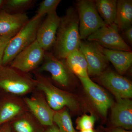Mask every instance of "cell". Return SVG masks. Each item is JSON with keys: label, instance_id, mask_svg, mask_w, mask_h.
Returning <instances> with one entry per match:
<instances>
[{"label": "cell", "instance_id": "1", "mask_svg": "<svg viewBox=\"0 0 132 132\" xmlns=\"http://www.w3.org/2000/svg\"><path fill=\"white\" fill-rule=\"evenodd\" d=\"M79 19L76 7L69 8L60 17L53 54L60 60H65L74 50L79 48L81 41Z\"/></svg>", "mask_w": 132, "mask_h": 132}, {"label": "cell", "instance_id": "2", "mask_svg": "<svg viewBox=\"0 0 132 132\" xmlns=\"http://www.w3.org/2000/svg\"><path fill=\"white\" fill-rule=\"evenodd\" d=\"M42 18L34 16L11 38L5 49L2 66H6L11 63L19 53L36 40L37 31Z\"/></svg>", "mask_w": 132, "mask_h": 132}, {"label": "cell", "instance_id": "3", "mask_svg": "<svg viewBox=\"0 0 132 132\" xmlns=\"http://www.w3.org/2000/svg\"><path fill=\"white\" fill-rule=\"evenodd\" d=\"M36 86L35 80L13 68H0V90L10 93L21 95L27 93Z\"/></svg>", "mask_w": 132, "mask_h": 132}, {"label": "cell", "instance_id": "4", "mask_svg": "<svg viewBox=\"0 0 132 132\" xmlns=\"http://www.w3.org/2000/svg\"><path fill=\"white\" fill-rule=\"evenodd\" d=\"M76 8L79 17L80 35L81 40L87 39L99 29L106 25L97 12L94 1H77Z\"/></svg>", "mask_w": 132, "mask_h": 132}, {"label": "cell", "instance_id": "5", "mask_svg": "<svg viewBox=\"0 0 132 132\" xmlns=\"http://www.w3.org/2000/svg\"><path fill=\"white\" fill-rule=\"evenodd\" d=\"M35 76L36 86L44 93L47 104L53 110L60 111L65 107L73 111L78 109L77 101L71 95L55 87L38 72Z\"/></svg>", "mask_w": 132, "mask_h": 132}, {"label": "cell", "instance_id": "6", "mask_svg": "<svg viewBox=\"0 0 132 132\" xmlns=\"http://www.w3.org/2000/svg\"><path fill=\"white\" fill-rule=\"evenodd\" d=\"M87 39L88 41L97 43L107 49L132 52L131 48L119 34L118 26L114 23L102 27Z\"/></svg>", "mask_w": 132, "mask_h": 132}, {"label": "cell", "instance_id": "7", "mask_svg": "<svg viewBox=\"0 0 132 132\" xmlns=\"http://www.w3.org/2000/svg\"><path fill=\"white\" fill-rule=\"evenodd\" d=\"M45 52L36 40L15 56L10 67L23 73L29 72L43 61Z\"/></svg>", "mask_w": 132, "mask_h": 132}, {"label": "cell", "instance_id": "8", "mask_svg": "<svg viewBox=\"0 0 132 132\" xmlns=\"http://www.w3.org/2000/svg\"><path fill=\"white\" fill-rule=\"evenodd\" d=\"M43 61L39 71L50 73L52 79L62 86L67 87L70 85L74 74L67 66L65 60L58 59L52 52L45 51Z\"/></svg>", "mask_w": 132, "mask_h": 132}, {"label": "cell", "instance_id": "9", "mask_svg": "<svg viewBox=\"0 0 132 132\" xmlns=\"http://www.w3.org/2000/svg\"><path fill=\"white\" fill-rule=\"evenodd\" d=\"M97 80L109 90L116 99L132 98L131 82L114 71L105 70L97 76Z\"/></svg>", "mask_w": 132, "mask_h": 132}, {"label": "cell", "instance_id": "10", "mask_svg": "<svg viewBox=\"0 0 132 132\" xmlns=\"http://www.w3.org/2000/svg\"><path fill=\"white\" fill-rule=\"evenodd\" d=\"M79 48L87 62L88 75L97 77L105 71L109 61L96 42L81 40Z\"/></svg>", "mask_w": 132, "mask_h": 132}, {"label": "cell", "instance_id": "11", "mask_svg": "<svg viewBox=\"0 0 132 132\" xmlns=\"http://www.w3.org/2000/svg\"><path fill=\"white\" fill-rule=\"evenodd\" d=\"M78 78L97 111L104 118L106 117L109 109L113 105L112 100L109 95L89 77Z\"/></svg>", "mask_w": 132, "mask_h": 132}, {"label": "cell", "instance_id": "12", "mask_svg": "<svg viewBox=\"0 0 132 132\" xmlns=\"http://www.w3.org/2000/svg\"><path fill=\"white\" fill-rule=\"evenodd\" d=\"M60 20V17L55 11L47 15L38 28L36 40L45 51H48L54 45Z\"/></svg>", "mask_w": 132, "mask_h": 132}, {"label": "cell", "instance_id": "13", "mask_svg": "<svg viewBox=\"0 0 132 132\" xmlns=\"http://www.w3.org/2000/svg\"><path fill=\"white\" fill-rule=\"evenodd\" d=\"M112 109L111 120L115 127L132 129V102L130 99H117Z\"/></svg>", "mask_w": 132, "mask_h": 132}, {"label": "cell", "instance_id": "14", "mask_svg": "<svg viewBox=\"0 0 132 132\" xmlns=\"http://www.w3.org/2000/svg\"><path fill=\"white\" fill-rule=\"evenodd\" d=\"M29 19L25 13L11 14L5 11L0 12V36L13 38L28 21Z\"/></svg>", "mask_w": 132, "mask_h": 132}, {"label": "cell", "instance_id": "15", "mask_svg": "<svg viewBox=\"0 0 132 132\" xmlns=\"http://www.w3.org/2000/svg\"><path fill=\"white\" fill-rule=\"evenodd\" d=\"M24 101L41 124L50 126L53 125L55 111L50 107L45 100L40 97H26Z\"/></svg>", "mask_w": 132, "mask_h": 132}, {"label": "cell", "instance_id": "16", "mask_svg": "<svg viewBox=\"0 0 132 132\" xmlns=\"http://www.w3.org/2000/svg\"><path fill=\"white\" fill-rule=\"evenodd\" d=\"M100 50L120 74L125 73L132 64V52L107 49L96 43Z\"/></svg>", "mask_w": 132, "mask_h": 132}, {"label": "cell", "instance_id": "17", "mask_svg": "<svg viewBox=\"0 0 132 132\" xmlns=\"http://www.w3.org/2000/svg\"><path fill=\"white\" fill-rule=\"evenodd\" d=\"M65 61L70 71L78 77H89L87 62L79 48L70 53Z\"/></svg>", "mask_w": 132, "mask_h": 132}, {"label": "cell", "instance_id": "18", "mask_svg": "<svg viewBox=\"0 0 132 132\" xmlns=\"http://www.w3.org/2000/svg\"><path fill=\"white\" fill-rule=\"evenodd\" d=\"M114 23L118 26L119 31H123L131 26V0L117 1L116 16Z\"/></svg>", "mask_w": 132, "mask_h": 132}, {"label": "cell", "instance_id": "19", "mask_svg": "<svg viewBox=\"0 0 132 132\" xmlns=\"http://www.w3.org/2000/svg\"><path fill=\"white\" fill-rule=\"evenodd\" d=\"M95 5L100 16L106 25L114 23L116 16L117 1L96 0Z\"/></svg>", "mask_w": 132, "mask_h": 132}, {"label": "cell", "instance_id": "20", "mask_svg": "<svg viewBox=\"0 0 132 132\" xmlns=\"http://www.w3.org/2000/svg\"><path fill=\"white\" fill-rule=\"evenodd\" d=\"M36 2L33 0H8L4 1L5 12L11 14L25 13L26 10L31 8Z\"/></svg>", "mask_w": 132, "mask_h": 132}, {"label": "cell", "instance_id": "21", "mask_svg": "<svg viewBox=\"0 0 132 132\" xmlns=\"http://www.w3.org/2000/svg\"><path fill=\"white\" fill-rule=\"evenodd\" d=\"M53 122L61 132H76L73 127L71 116L67 110L55 111Z\"/></svg>", "mask_w": 132, "mask_h": 132}, {"label": "cell", "instance_id": "22", "mask_svg": "<svg viewBox=\"0 0 132 132\" xmlns=\"http://www.w3.org/2000/svg\"><path fill=\"white\" fill-rule=\"evenodd\" d=\"M21 111V107L18 104L6 102L0 106V125L6 123L14 118Z\"/></svg>", "mask_w": 132, "mask_h": 132}, {"label": "cell", "instance_id": "23", "mask_svg": "<svg viewBox=\"0 0 132 132\" xmlns=\"http://www.w3.org/2000/svg\"><path fill=\"white\" fill-rule=\"evenodd\" d=\"M60 0H44L40 3L36 13L34 16L37 18L43 17L47 15L56 11V9Z\"/></svg>", "mask_w": 132, "mask_h": 132}, {"label": "cell", "instance_id": "24", "mask_svg": "<svg viewBox=\"0 0 132 132\" xmlns=\"http://www.w3.org/2000/svg\"><path fill=\"white\" fill-rule=\"evenodd\" d=\"M96 119L93 115H85L78 120L77 127L81 130L93 129Z\"/></svg>", "mask_w": 132, "mask_h": 132}, {"label": "cell", "instance_id": "25", "mask_svg": "<svg viewBox=\"0 0 132 132\" xmlns=\"http://www.w3.org/2000/svg\"><path fill=\"white\" fill-rule=\"evenodd\" d=\"M14 127L16 132H34L32 126L26 120H20L16 121Z\"/></svg>", "mask_w": 132, "mask_h": 132}, {"label": "cell", "instance_id": "26", "mask_svg": "<svg viewBox=\"0 0 132 132\" xmlns=\"http://www.w3.org/2000/svg\"><path fill=\"white\" fill-rule=\"evenodd\" d=\"M12 38L11 36H0V68L2 66L3 59L5 49Z\"/></svg>", "mask_w": 132, "mask_h": 132}, {"label": "cell", "instance_id": "27", "mask_svg": "<svg viewBox=\"0 0 132 132\" xmlns=\"http://www.w3.org/2000/svg\"><path fill=\"white\" fill-rule=\"evenodd\" d=\"M123 35L126 40L132 45V26L126 29L123 31Z\"/></svg>", "mask_w": 132, "mask_h": 132}, {"label": "cell", "instance_id": "28", "mask_svg": "<svg viewBox=\"0 0 132 132\" xmlns=\"http://www.w3.org/2000/svg\"><path fill=\"white\" fill-rule=\"evenodd\" d=\"M0 132H12L11 128L8 123H5L0 127Z\"/></svg>", "mask_w": 132, "mask_h": 132}, {"label": "cell", "instance_id": "29", "mask_svg": "<svg viewBox=\"0 0 132 132\" xmlns=\"http://www.w3.org/2000/svg\"><path fill=\"white\" fill-rule=\"evenodd\" d=\"M45 132H61L60 131L57 127L54 125L50 126V127L47 129Z\"/></svg>", "mask_w": 132, "mask_h": 132}, {"label": "cell", "instance_id": "30", "mask_svg": "<svg viewBox=\"0 0 132 132\" xmlns=\"http://www.w3.org/2000/svg\"><path fill=\"white\" fill-rule=\"evenodd\" d=\"M110 132H132V131L127 130L120 127H115L112 129Z\"/></svg>", "mask_w": 132, "mask_h": 132}, {"label": "cell", "instance_id": "31", "mask_svg": "<svg viewBox=\"0 0 132 132\" xmlns=\"http://www.w3.org/2000/svg\"><path fill=\"white\" fill-rule=\"evenodd\" d=\"M80 132H95L93 129H89V130H83L80 131Z\"/></svg>", "mask_w": 132, "mask_h": 132}, {"label": "cell", "instance_id": "32", "mask_svg": "<svg viewBox=\"0 0 132 132\" xmlns=\"http://www.w3.org/2000/svg\"><path fill=\"white\" fill-rule=\"evenodd\" d=\"M4 2V1H2V0H0V7L3 5V3Z\"/></svg>", "mask_w": 132, "mask_h": 132}]
</instances>
